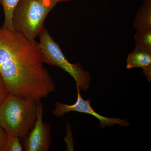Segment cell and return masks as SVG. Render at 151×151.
<instances>
[{
    "label": "cell",
    "instance_id": "4",
    "mask_svg": "<svg viewBox=\"0 0 151 151\" xmlns=\"http://www.w3.org/2000/svg\"><path fill=\"white\" fill-rule=\"evenodd\" d=\"M39 36L44 63L61 68L74 79L80 90H88L92 79L90 72L84 70L80 63H70L44 27Z\"/></svg>",
    "mask_w": 151,
    "mask_h": 151
},
{
    "label": "cell",
    "instance_id": "9",
    "mask_svg": "<svg viewBox=\"0 0 151 151\" xmlns=\"http://www.w3.org/2000/svg\"><path fill=\"white\" fill-rule=\"evenodd\" d=\"M134 50L151 51V29L137 30Z\"/></svg>",
    "mask_w": 151,
    "mask_h": 151
},
{
    "label": "cell",
    "instance_id": "2",
    "mask_svg": "<svg viewBox=\"0 0 151 151\" xmlns=\"http://www.w3.org/2000/svg\"><path fill=\"white\" fill-rule=\"evenodd\" d=\"M37 103L9 95L0 106V126L8 136L20 139L27 137L36 120Z\"/></svg>",
    "mask_w": 151,
    "mask_h": 151
},
{
    "label": "cell",
    "instance_id": "5",
    "mask_svg": "<svg viewBox=\"0 0 151 151\" xmlns=\"http://www.w3.org/2000/svg\"><path fill=\"white\" fill-rule=\"evenodd\" d=\"M77 97L76 102L72 105H68L57 102L55 107L52 113L56 117H62L63 115L71 112H78L86 113L92 115L100 121L99 127L104 129L106 127H110L114 125H119L121 127H125L129 126L130 123L127 119H122L120 118H111L101 116L94 111L91 105L89 99L84 100L80 94V89L76 86Z\"/></svg>",
    "mask_w": 151,
    "mask_h": 151
},
{
    "label": "cell",
    "instance_id": "17",
    "mask_svg": "<svg viewBox=\"0 0 151 151\" xmlns=\"http://www.w3.org/2000/svg\"><path fill=\"white\" fill-rule=\"evenodd\" d=\"M0 127H1V126H0Z\"/></svg>",
    "mask_w": 151,
    "mask_h": 151
},
{
    "label": "cell",
    "instance_id": "6",
    "mask_svg": "<svg viewBox=\"0 0 151 151\" xmlns=\"http://www.w3.org/2000/svg\"><path fill=\"white\" fill-rule=\"evenodd\" d=\"M43 106L40 101L37 103V118L34 126L25 138L26 151H47L52 145L51 125L43 122Z\"/></svg>",
    "mask_w": 151,
    "mask_h": 151
},
{
    "label": "cell",
    "instance_id": "15",
    "mask_svg": "<svg viewBox=\"0 0 151 151\" xmlns=\"http://www.w3.org/2000/svg\"><path fill=\"white\" fill-rule=\"evenodd\" d=\"M103 1H108V0H103Z\"/></svg>",
    "mask_w": 151,
    "mask_h": 151
},
{
    "label": "cell",
    "instance_id": "10",
    "mask_svg": "<svg viewBox=\"0 0 151 151\" xmlns=\"http://www.w3.org/2000/svg\"><path fill=\"white\" fill-rule=\"evenodd\" d=\"M19 0H1L4 13V22L2 27L13 30L12 23V14Z\"/></svg>",
    "mask_w": 151,
    "mask_h": 151
},
{
    "label": "cell",
    "instance_id": "12",
    "mask_svg": "<svg viewBox=\"0 0 151 151\" xmlns=\"http://www.w3.org/2000/svg\"><path fill=\"white\" fill-rule=\"evenodd\" d=\"M9 94L4 81L0 75V106L2 105Z\"/></svg>",
    "mask_w": 151,
    "mask_h": 151
},
{
    "label": "cell",
    "instance_id": "7",
    "mask_svg": "<svg viewBox=\"0 0 151 151\" xmlns=\"http://www.w3.org/2000/svg\"><path fill=\"white\" fill-rule=\"evenodd\" d=\"M127 68H141L148 81L151 82V51L134 50L128 55Z\"/></svg>",
    "mask_w": 151,
    "mask_h": 151
},
{
    "label": "cell",
    "instance_id": "1",
    "mask_svg": "<svg viewBox=\"0 0 151 151\" xmlns=\"http://www.w3.org/2000/svg\"><path fill=\"white\" fill-rule=\"evenodd\" d=\"M44 63L39 42L0 27V75L10 94L37 102L55 91Z\"/></svg>",
    "mask_w": 151,
    "mask_h": 151
},
{
    "label": "cell",
    "instance_id": "8",
    "mask_svg": "<svg viewBox=\"0 0 151 151\" xmlns=\"http://www.w3.org/2000/svg\"><path fill=\"white\" fill-rule=\"evenodd\" d=\"M132 25L136 30L151 29V0H143Z\"/></svg>",
    "mask_w": 151,
    "mask_h": 151
},
{
    "label": "cell",
    "instance_id": "16",
    "mask_svg": "<svg viewBox=\"0 0 151 151\" xmlns=\"http://www.w3.org/2000/svg\"><path fill=\"white\" fill-rule=\"evenodd\" d=\"M0 2H1V0H0Z\"/></svg>",
    "mask_w": 151,
    "mask_h": 151
},
{
    "label": "cell",
    "instance_id": "13",
    "mask_svg": "<svg viewBox=\"0 0 151 151\" xmlns=\"http://www.w3.org/2000/svg\"><path fill=\"white\" fill-rule=\"evenodd\" d=\"M8 137V136L6 132L1 127H0V151H4Z\"/></svg>",
    "mask_w": 151,
    "mask_h": 151
},
{
    "label": "cell",
    "instance_id": "11",
    "mask_svg": "<svg viewBox=\"0 0 151 151\" xmlns=\"http://www.w3.org/2000/svg\"><path fill=\"white\" fill-rule=\"evenodd\" d=\"M17 137H9L4 151H22L24 148Z\"/></svg>",
    "mask_w": 151,
    "mask_h": 151
},
{
    "label": "cell",
    "instance_id": "14",
    "mask_svg": "<svg viewBox=\"0 0 151 151\" xmlns=\"http://www.w3.org/2000/svg\"><path fill=\"white\" fill-rule=\"evenodd\" d=\"M54 1L57 3L61 2L68 1H72V0H53Z\"/></svg>",
    "mask_w": 151,
    "mask_h": 151
},
{
    "label": "cell",
    "instance_id": "3",
    "mask_svg": "<svg viewBox=\"0 0 151 151\" xmlns=\"http://www.w3.org/2000/svg\"><path fill=\"white\" fill-rule=\"evenodd\" d=\"M57 4L53 0H19L13 13V30L35 40L49 13Z\"/></svg>",
    "mask_w": 151,
    "mask_h": 151
}]
</instances>
